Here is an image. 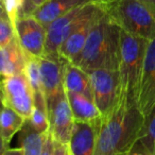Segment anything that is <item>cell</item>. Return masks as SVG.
<instances>
[{
    "label": "cell",
    "instance_id": "6da1fadb",
    "mask_svg": "<svg viewBox=\"0 0 155 155\" xmlns=\"http://www.w3.org/2000/svg\"><path fill=\"white\" fill-rule=\"evenodd\" d=\"M144 117L137 105L123 96L120 103L102 119L97 135L95 155H125L138 141Z\"/></svg>",
    "mask_w": 155,
    "mask_h": 155
},
{
    "label": "cell",
    "instance_id": "7a4b0ae2",
    "mask_svg": "<svg viewBox=\"0 0 155 155\" xmlns=\"http://www.w3.org/2000/svg\"><path fill=\"white\" fill-rule=\"evenodd\" d=\"M121 29L104 13L93 27L80 55L72 64L86 72L97 69L118 70Z\"/></svg>",
    "mask_w": 155,
    "mask_h": 155
},
{
    "label": "cell",
    "instance_id": "3957f363",
    "mask_svg": "<svg viewBox=\"0 0 155 155\" xmlns=\"http://www.w3.org/2000/svg\"><path fill=\"white\" fill-rule=\"evenodd\" d=\"M149 41L120 30L119 74L122 94L130 104L137 105L138 88Z\"/></svg>",
    "mask_w": 155,
    "mask_h": 155
},
{
    "label": "cell",
    "instance_id": "277c9868",
    "mask_svg": "<svg viewBox=\"0 0 155 155\" xmlns=\"http://www.w3.org/2000/svg\"><path fill=\"white\" fill-rule=\"evenodd\" d=\"M103 5L121 30L148 41L155 38V15L142 0H107Z\"/></svg>",
    "mask_w": 155,
    "mask_h": 155
},
{
    "label": "cell",
    "instance_id": "5b68a950",
    "mask_svg": "<svg viewBox=\"0 0 155 155\" xmlns=\"http://www.w3.org/2000/svg\"><path fill=\"white\" fill-rule=\"evenodd\" d=\"M103 8L100 1H93L81 5L65 15L61 16L47 27V37L45 44V55L58 58L60 49L65 41L77 30L83 22L95 15Z\"/></svg>",
    "mask_w": 155,
    "mask_h": 155
},
{
    "label": "cell",
    "instance_id": "8992f818",
    "mask_svg": "<svg viewBox=\"0 0 155 155\" xmlns=\"http://www.w3.org/2000/svg\"><path fill=\"white\" fill-rule=\"evenodd\" d=\"M87 73L91 80L93 100L104 119L112 114L123 98L119 71L97 69Z\"/></svg>",
    "mask_w": 155,
    "mask_h": 155
},
{
    "label": "cell",
    "instance_id": "52a82bcc",
    "mask_svg": "<svg viewBox=\"0 0 155 155\" xmlns=\"http://www.w3.org/2000/svg\"><path fill=\"white\" fill-rule=\"evenodd\" d=\"M0 91L5 106L11 107L25 119L30 118L34 106V91L24 72L2 78Z\"/></svg>",
    "mask_w": 155,
    "mask_h": 155
},
{
    "label": "cell",
    "instance_id": "ba28073f",
    "mask_svg": "<svg viewBox=\"0 0 155 155\" xmlns=\"http://www.w3.org/2000/svg\"><path fill=\"white\" fill-rule=\"evenodd\" d=\"M15 36L28 55L41 58L45 55L47 29L33 15L19 17L13 24Z\"/></svg>",
    "mask_w": 155,
    "mask_h": 155
},
{
    "label": "cell",
    "instance_id": "9c48e42d",
    "mask_svg": "<svg viewBox=\"0 0 155 155\" xmlns=\"http://www.w3.org/2000/svg\"><path fill=\"white\" fill-rule=\"evenodd\" d=\"M49 133L55 141L68 146L74 119L65 91L47 102Z\"/></svg>",
    "mask_w": 155,
    "mask_h": 155
},
{
    "label": "cell",
    "instance_id": "30bf717a",
    "mask_svg": "<svg viewBox=\"0 0 155 155\" xmlns=\"http://www.w3.org/2000/svg\"><path fill=\"white\" fill-rule=\"evenodd\" d=\"M155 106V38L149 41L144 55L139 88L137 107L146 118Z\"/></svg>",
    "mask_w": 155,
    "mask_h": 155
},
{
    "label": "cell",
    "instance_id": "8fae6325",
    "mask_svg": "<svg viewBox=\"0 0 155 155\" xmlns=\"http://www.w3.org/2000/svg\"><path fill=\"white\" fill-rule=\"evenodd\" d=\"M43 93L46 103L55 99L65 91L63 84V60L62 56L44 55L38 58Z\"/></svg>",
    "mask_w": 155,
    "mask_h": 155
},
{
    "label": "cell",
    "instance_id": "7c38bea8",
    "mask_svg": "<svg viewBox=\"0 0 155 155\" xmlns=\"http://www.w3.org/2000/svg\"><path fill=\"white\" fill-rule=\"evenodd\" d=\"M101 123V122H100ZM100 123L74 121L68 142L70 155H95L97 135Z\"/></svg>",
    "mask_w": 155,
    "mask_h": 155
},
{
    "label": "cell",
    "instance_id": "4fadbf2b",
    "mask_svg": "<svg viewBox=\"0 0 155 155\" xmlns=\"http://www.w3.org/2000/svg\"><path fill=\"white\" fill-rule=\"evenodd\" d=\"M103 3V2H102ZM105 13L104 5L99 12L89 17L85 22H83L66 41L63 43L60 49V55L64 58L65 60L69 61L70 63H74V61L80 55L83 47H84L86 39L89 35V32L91 31L93 27L98 21L100 17Z\"/></svg>",
    "mask_w": 155,
    "mask_h": 155
},
{
    "label": "cell",
    "instance_id": "5bb4252c",
    "mask_svg": "<svg viewBox=\"0 0 155 155\" xmlns=\"http://www.w3.org/2000/svg\"><path fill=\"white\" fill-rule=\"evenodd\" d=\"M28 54L24 51L17 38L0 47V77L8 78L24 72Z\"/></svg>",
    "mask_w": 155,
    "mask_h": 155
},
{
    "label": "cell",
    "instance_id": "9a60e30c",
    "mask_svg": "<svg viewBox=\"0 0 155 155\" xmlns=\"http://www.w3.org/2000/svg\"><path fill=\"white\" fill-rule=\"evenodd\" d=\"M97 0H48L41 7L37 8L33 16L47 28L51 22L65 15L68 12L81 5H87Z\"/></svg>",
    "mask_w": 155,
    "mask_h": 155
},
{
    "label": "cell",
    "instance_id": "2e32d148",
    "mask_svg": "<svg viewBox=\"0 0 155 155\" xmlns=\"http://www.w3.org/2000/svg\"><path fill=\"white\" fill-rule=\"evenodd\" d=\"M63 60V84L65 91L77 93L85 95L93 100L91 80L86 71L81 69L79 66L72 64L69 61Z\"/></svg>",
    "mask_w": 155,
    "mask_h": 155
},
{
    "label": "cell",
    "instance_id": "e0dca14e",
    "mask_svg": "<svg viewBox=\"0 0 155 155\" xmlns=\"http://www.w3.org/2000/svg\"><path fill=\"white\" fill-rule=\"evenodd\" d=\"M68 99L71 112L74 121L89 123H100L102 120V115L96 106L94 100L82 94L65 91Z\"/></svg>",
    "mask_w": 155,
    "mask_h": 155
},
{
    "label": "cell",
    "instance_id": "ac0fdd59",
    "mask_svg": "<svg viewBox=\"0 0 155 155\" xmlns=\"http://www.w3.org/2000/svg\"><path fill=\"white\" fill-rule=\"evenodd\" d=\"M20 131L22 132L21 139H20V142H21L20 148L24 151V155H41L47 132L46 133L37 132L32 127L29 119H26V122Z\"/></svg>",
    "mask_w": 155,
    "mask_h": 155
},
{
    "label": "cell",
    "instance_id": "d6986e66",
    "mask_svg": "<svg viewBox=\"0 0 155 155\" xmlns=\"http://www.w3.org/2000/svg\"><path fill=\"white\" fill-rule=\"evenodd\" d=\"M26 119L11 107L5 106L0 113V134L5 143L9 144L13 136L24 127Z\"/></svg>",
    "mask_w": 155,
    "mask_h": 155
},
{
    "label": "cell",
    "instance_id": "ffe728a7",
    "mask_svg": "<svg viewBox=\"0 0 155 155\" xmlns=\"http://www.w3.org/2000/svg\"><path fill=\"white\" fill-rule=\"evenodd\" d=\"M29 121L39 133H46L49 130L47 103L43 93H34V106Z\"/></svg>",
    "mask_w": 155,
    "mask_h": 155
},
{
    "label": "cell",
    "instance_id": "44dd1931",
    "mask_svg": "<svg viewBox=\"0 0 155 155\" xmlns=\"http://www.w3.org/2000/svg\"><path fill=\"white\" fill-rule=\"evenodd\" d=\"M136 144L150 154L155 155V106L144 118L141 132Z\"/></svg>",
    "mask_w": 155,
    "mask_h": 155
},
{
    "label": "cell",
    "instance_id": "7402d4cb",
    "mask_svg": "<svg viewBox=\"0 0 155 155\" xmlns=\"http://www.w3.org/2000/svg\"><path fill=\"white\" fill-rule=\"evenodd\" d=\"M24 73L26 74L31 87L34 93H43L41 80V70H39L38 58L34 56L28 55L26 62V66L24 69ZM44 94V93H43Z\"/></svg>",
    "mask_w": 155,
    "mask_h": 155
},
{
    "label": "cell",
    "instance_id": "603a6c76",
    "mask_svg": "<svg viewBox=\"0 0 155 155\" xmlns=\"http://www.w3.org/2000/svg\"><path fill=\"white\" fill-rule=\"evenodd\" d=\"M15 37L14 26L9 16L0 17V47L11 43Z\"/></svg>",
    "mask_w": 155,
    "mask_h": 155
},
{
    "label": "cell",
    "instance_id": "cb8c5ba5",
    "mask_svg": "<svg viewBox=\"0 0 155 155\" xmlns=\"http://www.w3.org/2000/svg\"><path fill=\"white\" fill-rule=\"evenodd\" d=\"M53 150H54L53 138H52L51 134H50L49 131H48L47 135H46L45 143H44V148H43V151H41V155H53Z\"/></svg>",
    "mask_w": 155,
    "mask_h": 155
},
{
    "label": "cell",
    "instance_id": "d4e9b609",
    "mask_svg": "<svg viewBox=\"0 0 155 155\" xmlns=\"http://www.w3.org/2000/svg\"><path fill=\"white\" fill-rule=\"evenodd\" d=\"M53 144H54V150H53V155H66L68 148L65 144H62L60 142L53 140Z\"/></svg>",
    "mask_w": 155,
    "mask_h": 155
},
{
    "label": "cell",
    "instance_id": "484cf974",
    "mask_svg": "<svg viewBox=\"0 0 155 155\" xmlns=\"http://www.w3.org/2000/svg\"><path fill=\"white\" fill-rule=\"evenodd\" d=\"M127 155H152V154H150V153L147 152L146 150H143L142 148H140L138 144H135Z\"/></svg>",
    "mask_w": 155,
    "mask_h": 155
},
{
    "label": "cell",
    "instance_id": "4316f807",
    "mask_svg": "<svg viewBox=\"0 0 155 155\" xmlns=\"http://www.w3.org/2000/svg\"><path fill=\"white\" fill-rule=\"evenodd\" d=\"M3 155H24L21 148H8Z\"/></svg>",
    "mask_w": 155,
    "mask_h": 155
},
{
    "label": "cell",
    "instance_id": "83f0119b",
    "mask_svg": "<svg viewBox=\"0 0 155 155\" xmlns=\"http://www.w3.org/2000/svg\"><path fill=\"white\" fill-rule=\"evenodd\" d=\"M8 149V144L5 143V141L3 140L2 136L0 134V155H3L5 152V150Z\"/></svg>",
    "mask_w": 155,
    "mask_h": 155
},
{
    "label": "cell",
    "instance_id": "f1b7e54d",
    "mask_svg": "<svg viewBox=\"0 0 155 155\" xmlns=\"http://www.w3.org/2000/svg\"><path fill=\"white\" fill-rule=\"evenodd\" d=\"M147 5H148L149 9L152 11V13L155 15V0H142Z\"/></svg>",
    "mask_w": 155,
    "mask_h": 155
},
{
    "label": "cell",
    "instance_id": "f546056e",
    "mask_svg": "<svg viewBox=\"0 0 155 155\" xmlns=\"http://www.w3.org/2000/svg\"><path fill=\"white\" fill-rule=\"evenodd\" d=\"M2 16H8V13L5 10V0H0V17H2Z\"/></svg>",
    "mask_w": 155,
    "mask_h": 155
},
{
    "label": "cell",
    "instance_id": "4dcf8cb0",
    "mask_svg": "<svg viewBox=\"0 0 155 155\" xmlns=\"http://www.w3.org/2000/svg\"><path fill=\"white\" fill-rule=\"evenodd\" d=\"M31 2L33 3V5H34L35 8H39V7H41V5H44V3H46L48 1V0H30Z\"/></svg>",
    "mask_w": 155,
    "mask_h": 155
},
{
    "label": "cell",
    "instance_id": "1f68e13d",
    "mask_svg": "<svg viewBox=\"0 0 155 155\" xmlns=\"http://www.w3.org/2000/svg\"><path fill=\"white\" fill-rule=\"evenodd\" d=\"M5 107V102H3V99H2V95H1V91H0V113L2 112V110Z\"/></svg>",
    "mask_w": 155,
    "mask_h": 155
},
{
    "label": "cell",
    "instance_id": "d6a6232c",
    "mask_svg": "<svg viewBox=\"0 0 155 155\" xmlns=\"http://www.w3.org/2000/svg\"><path fill=\"white\" fill-rule=\"evenodd\" d=\"M97 1H100V2H104V1H107V0H97Z\"/></svg>",
    "mask_w": 155,
    "mask_h": 155
},
{
    "label": "cell",
    "instance_id": "836d02e7",
    "mask_svg": "<svg viewBox=\"0 0 155 155\" xmlns=\"http://www.w3.org/2000/svg\"><path fill=\"white\" fill-rule=\"evenodd\" d=\"M1 80H2V78L0 77V86H1Z\"/></svg>",
    "mask_w": 155,
    "mask_h": 155
},
{
    "label": "cell",
    "instance_id": "e575fe53",
    "mask_svg": "<svg viewBox=\"0 0 155 155\" xmlns=\"http://www.w3.org/2000/svg\"><path fill=\"white\" fill-rule=\"evenodd\" d=\"M67 148H68V147H67ZM66 155H70V154H69V151H67V153H66Z\"/></svg>",
    "mask_w": 155,
    "mask_h": 155
},
{
    "label": "cell",
    "instance_id": "d590c367",
    "mask_svg": "<svg viewBox=\"0 0 155 155\" xmlns=\"http://www.w3.org/2000/svg\"><path fill=\"white\" fill-rule=\"evenodd\" d=\"M129 153H130V152H129ZM125 155H127V154H125Z\"/></svg>",
    "mask_w": 155,
    "mask_h": 155
}]
</instances>
